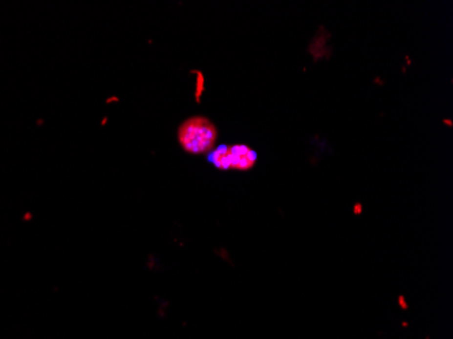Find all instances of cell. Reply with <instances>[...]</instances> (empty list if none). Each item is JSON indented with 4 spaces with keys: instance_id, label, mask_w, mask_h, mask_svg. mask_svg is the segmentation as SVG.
<instances>
[{
    "instance_id": "obj_1",
    "label": "cell",
    "mask_w": 453,
    "mask_h": 339,
    "mask_svg": "<svg viewBox=\"0 0 453 339\" xmlns=\"http://www.w3.org/2000/svg\"><path fill=\"white\" fill-rule=\"evenodd\" d=\"M176 137L185 152L190 155H205L216 148L218 130L209 118L194 115L179 125Z\"/></svg>"
},
{
    "instance_id": "obj_2",
    "label": "cell",
    "mask_w": 453,
    "mask_h": 339,
    "mask_svg": "<svg viewBox=\"0 0 453 339\" xmlns=\"http://www.w3.org/2000/svg\"><path fill=\"white\" fill-rule=\"evenodd\" d=\"M258 160L257 152L247 144H221L209 153V162L221 171H248Z\"/></svg>"
},
{
    "instance_id": "obj_3",
    "label": "cell",
    "mask_w": 453,
    "mask_h": 339,
    "mask_svg": "<svg viewBox=\"0 0 453 339\" xmlns=\"http://www.w3.org/2000/svg\"><path fill=\"white\" fill-rule=\"evenodd\" d=\"M190 73H194L195 76H197V79H195V91H194V98H195V102L199 103L201 102V97H202V94H204V90H205V76H204V73L198 71V69H192Z\"/></svg>"
},
{
    "instance_id": "obj_4",
    "label": "cell",
    "mask_w": 453,
    "mask_h": 339,
    "mask_svg": "<svg viewBox=\"0 0 453 339\" xmlns=\"http://www.w3.org/2000/svg\"><path fill=\"white\" fill-rule=\"evenodd\" d=\"M399 305H400L403 309L409 308V305H407V303H406V298L403 296H399Z\"/></svg>"
},
{
    "instance_id": "obj_5",
    "label": "cell",
    "mask_w": 453,
    "mask_h": 339,
    "mask_svg": "<svg viewBox=\"0 0 453 339\" xmlns=\"http://www.w3.org/2000/svg\"><path fill=\"white\" fill-rule=\"evenodd\" d=\"M363 213V205L360 202H357L354 205V214H361Z\"/></svg>"
},
{
    "instance_id": "obj_6",
    "label": "cell",
    "mask_w": 453,
    "mask_h": 339,
    "mask_svg": "<svg viewBox=\"0 0 453 339\" xmlns=\"http://www.w3.org/2000/svg\"><path fill=\"white\" fill-rule=\"evenodd\" d=\"M105 102H106V105L117 103V102H120V98H118V97H110V98H108V99H106Z\"/></svg>"
},
{
    "instance_id": "obj_7",
    "label": "cell",
    "mask_w": 453,
    "mask_h": 339,
    "mask_svg": "<svg viewBox=\"0 0 453 339\" xmlns=\"http://www.w3.org/2000/svg\"><path fill=\"white\" fill-rule=\"evenodd\" d=\"M108 122H109V117H103L102 120H101V125H102V127H105V125L108 124Z\"/></svg>"
},
{
    "instance_id": "obj_8",
    "label": "cell",
    "mask_w": 453,
    "mask_h": 339,
    "mask_svg": "<svg viewBox=\"0 0 453 339\" xmlns=\"http://www.w3.org/2000/svg\"><path fill=\"white\" fill-rule=\"evenodd\" d=\"M444 124H445V125H448V127H452V120H444Z\"/></svg>"
}]
</instances>
